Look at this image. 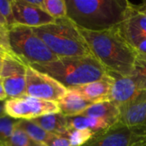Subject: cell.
Instances as JSON below:
<instances>
[{
  "label": "cell",
  "mask_w": 146,
  "mask_h": 146,
  "mask_svg": "<svg viewBox=\"0 0 146 146\" xmlns=\"http://www.w3.org/2000/svg\"><path fill=\"white\" fill-rule=\"evenodd\" d=\"M26 65L13 54H5L0 71L1 78H7L17 74H26Z\"/></svg>",
  "instance_id": "ffe728a7"
},
{
  "label": "cell",
  "mask_w": 146,
  "mask_h": 146,
  "mask_svg": "<svg viewBox=\"0 0 146 146\" xmlns=\"http://www.w3.org/2000/svg\"><path fill=\"white\" fill-rule=\"evenodd\" d=\"M1 146H47L32 139L23 130L15 127L10 139Z\"/></svg>",
  "instance_id": "7402d4cb"
},
{
  "label": "cell",
  "mask_w": 146,
  "mask_h": 146,
  "mask_svg": "<svg viewBox=\"0 0 146 146\" xmlns=\"http://www.w3.org/2000/svg\"><path fill=\"white\" fill-rule=\"evenodd\" d=\"M68 129H76V130H89L94 134L110 127L105 121L84 115H76L67 117Z\"/></svg>",
  "instance_id": "e0dca14e"
},
{
  "label": "cell",
  "mask_w": 146,
  "mask_h": 146,
  "mask_svg": "<svg viewBox=\"0 0 146 146\" xmlns=\"http://www.w3.org/2000/svg\"><path fill=\"white\" fill-rule=\"evenodd\" d=\"M4 55H5V54H2V53H0V71H1V68H2V64H3V61Z\"/></svg>",
  "instance_id": "e575fe53"
},
{
  "label": "cell",
  "mask_w": 146,
  "mask_h": 146,
  "mask_svg": "<svg viewBox=\"0 0 146 146\" xmlns=\"http://www.w3.org/2000/svg\"><path fill=\"white\" fill-rule=\"evenodd\" d=\"M44 9L55 20L67 17L66 0H44Z\"/></svg>",
  "instance_id": "603a6c76"
},
{
  "label": "cell",
  "mask_w": 146,
  "mask_h": 146,
  "mask_svg": "<svg viewBox=\"0 0 146 146\" xmlns=\"http://www.w3.org/2000/svg\"><path fill=\"white\" fill-rule=\"evenodd\" d=\"M114 79L108 101L112 102L118 107L128 102L141 92L132 75H121L108 72Z\"/></svg>",
  "instance_id": "7c38bea8"
},
{
  "label": "cell",
  "mask_w": 146,
  "mask_h": 146,
  "mask_svg": "<svg viewBox=\"0 0 146 146\" xmlns=\"http://www.w3.org/2000/svg\"><path fill=\"white\" fill-rule=\"evenodd\" d=\"M81 115L99 118L112 126L119 121V107L110 101L92 104Z\"/></svg>",
  "instance_id": "9a60e30c"
},
{
  "label": "cell",
  "mask_w": 146,
  "mask_h": 146,
  "mask_svg": "<svg viewBox=\"0 0 146 146\" xmlns=\"http://www.w3.org/2000/svg\"><path fill=\"white\" fill-rule=\"evenodd\" d=\"M12 10L16 24L32 28L45 26L56 21L44 9L30 5L24 0H13Z\"/></svg>",
  "instance_id": "30bf717a"
},
{
  "label": "cell",
  "mask_w": 146,
  "mask_h": 146,
  "mask_svg": "<svg viewBox=\"0 0 146 146\" xmlns=\"http://www.w3.org/2000/svg\"><path fill=\"white\" fill-rule=\"evenodd\" d=\"M4 102L0 101V117H2V116L6 115L5 114V110H4Z\"/></svg>",
  "instance_id": "d6a6232c"
},
{
  "label": "cell",
  "mask_w": 146,
  "mask_h": 146,
  "mask_svg": "<svg viewBox=\"0 0 146 146\" xmlns=\"http://www.w3.org/2000/svg\"><path fill=\"white\" fill-rule=\"evenodd\" d=\"M46 132L60 136H65L68 132L67 117L62 113H53L32 120Z\"/></svg>",
  "instance_id": "2e32d148"
},
{
  "label": "cell",
  "mask_w": 146,
  "mask_h": 146,
  "mask_svg": "<svg viewBox=\"0 0 146 146\" xmlns=\"http://www.w3.org/2000/svg\"><path fill=\"white\" fill-rule=\"evenodd\" d=\"M132 146H146V137L139 139L136 143H134Z\"/></svg>",
  "instance_id": "1f68e13d"
},
{
  "label": "cell",
  "mask_w": 146,
  "mask_h": 146,
  "mask_svg": "<svg viewBox=\"0 0 146 146\" xmlns=\"http://www.w3.org/2000/svg\"><path fill=\"white\" fill-rule=\"evenodd\" d=\"M31 67L51 76L67 89L100 80L107 74L94 56L61 57L54 62L33 64Z\"/></svg>",
  "instance_id": "3957f363"
},
{
  "label": "cell",
  "mask_w": 146,
  "mask_h": 146,
  "mask_svg": "<svg viewBox=\"0 0 146 146\" xmlns=\"http://www.w3.org/2000/svg\"><path fill=\"white\" fill-rule=\"evenodd\" d=\"M8 99L7 98V95L4 92V89H3V84L0 83V101H6Z\"/></svg>",
  "instance_id": "4dcf8cb0"
},
{
  "label": "cell",
  "mask_w": 146,
  "mask_h": 146,
  "mask_svg": "<svg viewBox=\"0 0 146 146\" xmlns=\"http://www.w3.org/2000/svg\"><path fill=\"white\" fill-rule=\"evenodd\" d=\"M15 127L23 130L32 139H33L36 141L45 144L46 145L56 136L55 134L46 132L44 129H43L41 127H39L36 123L33 122L32 121L19 120L18 122L16 123Z\"/></svg>",
  "instance_id": "d6986e66"
},
{
  "label": "cell",
  "mask_w": 146,
  "mask_h": 146,
  "mask_svg": "<svg viewBox=\"0 0 146 146\" xmlns=\"http://www.w3.org/2000/svg\"><path fill=\"white\" fill-rule=\"evenodd\" d=\"M67 17L80 29L92 32L120 26L132 8L127 0H66Z\"/></svg>",
  "instance_id": "6da1fadb"
},
{
  "label": "cell",
  "mask_w": 146,
  "mask_h": 146,
  "mask_svg": "<svg viewBox=\"0 0 146 146\" xmlns=\"http://www.w3.org/2000/svg\"><path fill=\"white\" fill-rule=\"evenodd\" d=\"M57 104L60 113L66 117H71L83 114L92 104L85 99L76 90L68 89L66 95L57 103Z\"/></svg>",
  "instance_id": "5bb4252c"
},
{
  "label": "cell",
  "mask_w": 146,
  "mask_h": 146,
  "mask_svg": "<svg viewBox=\"0 0 146 146\" xmlns=\"http://www.w3.org/2000/svg\"><path fill=\"white\" fill-rule=\"evenodd\" d=\"M93 135L94 133L89 130L70 129L68 130L65 137L68 139L71 146H82L84 145Z\"/></svg>",
  "instance_id": "d4e9b609"
},
{
  "label": "cell",
  "mask_w": 146,
  "mask_h": 146,
  "mask_svg": "<svg viewBox=\"0 0 146 146\" xmlns=\"http://www.w3.org/2000/svg\"><path fill=\"white\" fill-rule=\"evenodd\" d=\"M18 121L19 120L11 118L6 115L0 117V145L10 139Z\"/></svg>",
  "instance_id": "cb8c5ba5"
},
{
  "label": "cell",
  "mask_w": 146,
  "mask_h": 146,
  "mask_svg": "<svg viewBox=\"0 0 146 146\" xmlns=\"http://www.w3.org/2000/svg\"><path fill=\"white\" fill-rule=\"evenodd\" d=\"M113 81V77L107 72V74L100 80L70 89L76 90L91 104H97L108 101Z\"/></svg>",
  "instance_id": "4fadbf2b"
},
{
  "label": "cell",
  "mask_w": 146,
  "mask_h": 146,
  "mask_svg": "<svg viewBox=\"0 0 146 146\" xmlns=\"http://www.w3.org/2000/svg\"><path fill=\"white\" fill-rule=\"evenodd\" d=\"M130 75L133 77L140 91H146V54L138 53Z\"/></svg>",
  "instance_id": "44dd1931"
},
{
  "label": "cell",
  "mask_w": 146,
  "mask_h": 146,
  "mask_svg": "<svg viewBox=\"0 0 146 146\" xmlns=\"http://www.w3.org/2000/svg\"><path fill=\"white\" fill-rule=\"evenodd\" d=\"M0 53L13 54L10 50L9 44L8 29L2 28V27H0Z\"/></svg>",
  "instance_id": "4316f807"
},
{
  "label": "cell",
  "mask_w": 146,
  "mask_h": 146,
  "mask_svg": "<svg viewBox=\"0 0 146 146\" xmlns=\"http://www.w3.org/2000/svg\"><path fill=\"white\" fill-rule=\"evenodd\" d=\"M0 15L7 23L8 29L10 27L16 24L14 19V15H13L12 1L0 0Z\"/></svg>",
  "instance_id": "484cf974"
},
{
  "label": "cell",
  "mask_w": 146,
  "mask_h": 146,
  "mask_svg": "<svg viewBox=\"0 0 146 146\" xmlns=\"http://www.w3.org/2000/svg\"><path fill=\"white\" fill-rule=\"evenodd\" d=\"M0 27L2 28H5V29H8V26H7V23L5 22V21L1 17L0 15Z\"/></svg>",
  "instance_id": "836d02e7"
},
{
  "label": "cell",
  "mask_w": 146,
  "mask_h": 146,
  "mask_svg": "<svg viewBox=\"0 0 146 146\" xmlns=\"http://www.w3.org/2000/svg\"><path fill=\"white\" fill-rule=\"evenodd\" d=\"M4 110L6 115L16 120L27 121L60 112L57 103L29 96L15 99H7L4 102Z\"/></svg>",
  "instance_id": "52a82bcc"
},
{
  "label": "cell",
  "mask_w": 146,
  "mask_h": 146,
  "mask_svg": "<svg viewBox=\"0 0 146 146\" xmlns=\"http://www.w3.org/2000/svg\"><path fill=\"white\" fill-rule=\"evenodd\" d=\"M8 35L12 53L26 65L47 63L59 58L36 35L32 27L15 24L8 29Z\"/></svg>",
  "instance_id": "5b68a950"
},
{
  "label": "cell",
  "mask_w": 146,
  "mask_h": 146,
  "mask_svg": "<svg viewBox=\"0 0 146 146\" xmlns=\"http://www.w3.org/2000/svg\"><path fill=\"white\" fill-rule=\"evenodd\" d=\"M117 27L131 45L137 41L146 39V14L132 6L124 21Z\"/></svg>",
  "instance_id": "8fae6325"
},
{
  "label": "cell",
  "mask_w": 146,
  "mask_h": 146,
  "mask_svg": "<svg viewBox=\"0 0 146 146\" xmlns=\"http://www.w3.org/2000/svg\"><path fill=\"white\" fill-rule=\"evenodd\" d=\"M0 146H1V145H0Z\"/></svg>",
  "instance_id": "8d00e7d4"
},
{
  "label": "cell",
  "mask_w": 146,
  "mask_h": 146,
  "mask_svg": "<svg viewBox=\"0 0 146 146\" xmlns=\"http://www.w3.org/2000/svg\"><path fill=\"white\" fill-rule=\"evenodd\" d=\"M47 146H71L68 138L65 136L56 135L48 144Z\"/></svg>",
  "instance_id": "83f0119b"
},
{
  "label": "cell",
  "mask_w": 146,
  "mask_h": 146,
  "mask_svg": "<svg viewBox=\"0 0 146 146\" xmlns=\"http://www.w3.org/2000/svg\"><path fill=\"white\" fill-rule=\"evenodd\" d=\"M119 122L129 127L146 129V91L139 92L119 106Z\"/></svg>",
  "instance_id": "9c48e42d"
},
{
  "label": "cell",
  "mask_w": 146,
  "mask_h": 146,
  "mask_svg": "<svg viewBox=\"0 0 146 146\" xmlns=\"http://www.w3.org/2000/svg\"><path fill=\"white\" fill-rule=\"evenodd\" d=\"M146 137V129L127 127L119 121L95 133L82 146H132Z\"/></svg>",
  "instance_id": "ba28073f"
},
{
  "label": "cell",
  "mask_w": 146,
  "mask_h": 146,
  "mask_svg": "<svg viewBox=\"0 0 146 146\" xmlns=\"http://www.w3.org/2000/svg\"><path fill=\"white\" fill-rule=\"evenodd\" d=\"M33 30L59 58L93 56L80 28L68 17Z\"/></svg>",
  "instance_id": "277c9868"
},
{
  "label": "cell",
  "mask_w": 146,
  "mask_h": 146,
  "mask_svg": "<svg viewBox=\"0 0 146 146\" xmlns=\"http://www.w3.org/2000/svg\"><path fill=\"white\" fill-rule=\"evenodd\" d=\"M68 89L51 76L27 65L26 69V95L58 103Z\"/></svg>",
  "instance_id": "8992f818"
},
{
  "label": "cell",
  "mask_w": 146,
  "mask_h": 146,
  "mask_svg": "<svg viewBox=\"0 0 146 146\" xmlns=\"http://www.w3.org/2000/svg\"><path fill=\"white\" fill-rule=\"evenodd\" d=\"M2 84L8 99H15L27 96L26 74H17L3 78Z\"/></svg>",
  "instance_id": "ac0fdd59"
},
{
  "label": "cell",
  "mask_w": 146,
  "mask_h": 146,
  "mask_svg": "<svg viewBox=\"0 0 146 146\" xmlns=\"http://www.w3.org/2000/svg\"><path fill=\"white\" fill-rule=\"evenodd\" d=\"M132 46L134 48V50L138 53H143L146 54V39H142L139 41H137L132 44Z\"/></svg>",
  "instance_id": "f1b7e54d"
},
{
  "label": "cell",
  "mask_w": 146,
  "mask_h": 146,
  "mask_svg": "<svg viewBox=\"0 0 146 146\" xmlns=\"http://www.w3.org/2000/svg\"><path fill=\"white\" fill-rule=\"evenodd\" d=\"M2 82H3V78L0 77V83H2Z\"/></svg>",
  "instance_id": "d590c367"
},
{
  "label": "cell",
  "mask_w": 146,
  "mask_h": 146,
  "mask_svg": "<svg viewBox=\"0 0 146 146\" xmlns=\"http://www.w3.org/2000/svg\"><path fill=\"white\" fill-rule=\"evenodd\" d=\"M132 3V6L134 9H138V10H139V11L146 14V1L141 3H138V4H134L133 3Z\"/></svg>",
  "instance_id": "f546056e"
},
{
  "label": "cell",
  "mask_w": 146,
  "mask_h": 146,
  "mask_svg": "<svg viewBox=\"0 0 146 146\" xmlns=\"http://www.w3.org/2000/svg\"><path fill=\"white\" fill-rule=\"evenodd\" d=\"M94 57L107 72L121 75L133 73L138 52L115 27L92 32L80 29Z\"/></svg>",
  "instance_id": "7a4b0ae2"
}]
</instances>
